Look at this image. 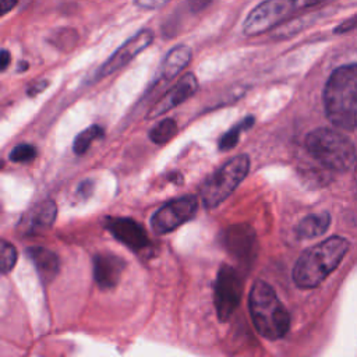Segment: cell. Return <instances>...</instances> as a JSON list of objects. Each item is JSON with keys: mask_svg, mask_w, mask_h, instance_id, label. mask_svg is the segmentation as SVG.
<instances>
[{"mask_svg": "<svg viewBox=\"0 0 357 357\" xmlns=\"http://www.w3.org/2000/svg\"><path fill=\"white\" fill-rule=\"evenodd\" d=\"M349 242L341 236H332L317 246L306 250L297 260L293 270V281L300 289L320 286L332 274L349 251Z\"/></svg>", "mask_w": 357, "mask_h": 357, "instance_id": "6da1fadb", "label": "cell"}, {"mask_svg": "<svg viewBox=\"0 0 357 357\" xmlns=\"http://www.w3.org/2000/svg\"><path fill=\"white\" fill-rule=\"evenodd\" d=\"M327 117L339 128H357V65L336 69L324 89Z\"/></svg>", "mask_w": 357, "mask_h": 357, "instance_id": "7a4b0ae2", "label": "cell"}, {"mask_svg": "<svg viewBox=\"0 0 357 357\" xmlns=\"http://www.w3.org/2000/svg\"><path fill=\"white\" fill-rule=\"evenodd\" d=\"M249 307L253 324L262 338L278 341L289 332V312L271 285L255 281L250 290Z\"/></svg>", "mask_w": 357, "mask_h": 357, "instance_id": "3957f363", "label": "cell"}, {"mask_svg": "<svg viewBox=\"0 0 357 357\" xmlns=\"http://www.w3.org/2000/svg\"><path fill=\"white\" fill-rule=\"evenodd\" d=\"M306 148L320 165L336 173H345L356 163L357 154L353 143L332 128L312 130L306 139Z\"/></svg>", "mask_w": 357, "mask_h": 357, "instance_id": "277c9868", "label": "cell"}, {"mask_svg": "<svg viewBox=\"0 0 357 357\" xmlns=\"http://www.w3.org/2000/svg\"><path fill=\"white\" fill-rule=\"evenodd\" d=\"M250 170V158L238 155L215 170L201 186V200L211 209L225 201L244 181Z\"/></svg>", "mask_w": 357, "mask_h": 357, "instance_id": "5b68a950", "label": "cell"}, {"mask_svg": "<svg viewBox=\"0 0 357 357\" xmlns=\"http://www.w3.org/2000/svg\"><path fill=\"white\" fill-rule=\"evenodd\" d=\"M300 10V0H264L247 16L243 24V32L247 36L261 35Z\"/></svg>", "mask_w": 357, "mask_h": 357, "instance_id": "8992f818", "label": "cell"}, {"mask_svg": "<svg viewBox=\"0 0 357 357\" xmlns=\"http://www.w3.org/2000/svg\"><path fill=\"white\" fill-rule=\"evenodd\" d=\"M243 296V279L238 270L229 264L219 268L214 284V301L220 321H228L238 310Z\"/></svg>", "mask_w": 357, "mask_h": 357, "instance_id": "52a82bcc", "label": "cell"}, {"mask_svg": "<svg viewBox=\"0 0 357 357\" xmlns=\"http://www.w3.org/2000/svg\"><path fill=\"white\" fill-rule=\"evenodd\" d=\"M198 205L200 203L196 196H183L172 200L152 215V231L157 235H166L176 231L196 216Z\"/></svg>", "mask_w": 357, "mask_h": 357, "instance_id": "ba28073f", "label": "cell"}, {"mask_svg": "<svg viewBox=\"0 0 357 357\" xmlns=\"http://www.w3.org/2000/svg\"><path fill=\"white\" fill-rule=\"evenodd\" d=\"M155 34L150 28L140 30L136 35L127 39L122 47L98 69L97 78H105L117 70L127 66L134 58H137L154 42Z\"/></svg>", "mask_w": 357, "mask_h": 357, "instance_id": "9c48e42d", "label": "cell"}, {"mask_svg": "<svg viewBox=\"0 0 357 357\" xmlns=\"http://www.w3.org/2000/svg\"><path fill=\"white\" fill-rule=\"evenodd\" d=\"M58 207L55 201L45 200L31 207L19 220L17 232L21 236H38L47 233L56 220Z\"/></svg>", "mask_w": 357, "mask_h": 357, "instance_id": "30bf717a", "label": "cell"}, {"mask_svg": "<svg viewBox=\"0 0 357 357\" xmlns=\"http://www.w3.org/2000/svg\"><path fill=\"white\" fill-rule=\"evenodd\" d=\"M105 225L116 240L133 251L140 253L151 246L146 229L137 220L130 218H109Z\"/></svg>", "mask_w": 357, "mask_h": 357, "instance_id": "8fae6325", "label": "cell"}, {"mask_svg": "<svg viewBox=\"0 0 357 357\" xmlns=\"http://www.w3.org/2000/svg\"><path fill=\"white\" fill-rule=\"evenodd\" d=\"M197 89H198L197 77L193 73L185 74L170 89V91L166 93L165 97L162 100H159V102L151 108L147 119H155V117L169 112L170 109L182 105L185 101H187L190 97H193L197 93Z\"/></svg>", "mask_w": 357, "mask_h": 357, "instance_id": "7c38bea8", "label": "cell"}, {"mask_svg": "<svg viewBox=\"0 0 357 357\" xmlns=\"http://www.w3.org/2000/svg\"><path fill=\"white\" fill-rule=\"evenodd\" d=\"M94 279L102 290H111L120 282L126 262L113 253H100L93 260Z\"/></svg>", "mask_w": 357, "mask_h": 357, "instance_id": "4fadbf2b", "label": "cell"}, {"mask_svg": "<svg viewBox=\"0 0 357 357\" xmlns=\"http://www.w3.org/2000/svg\"><path fill=\"white\" fill-rule=\"evenodd\" d=\"M227 249L240 261H247L255 255V235L246 227H233L225 235Z\"/></svg>", "mask_w": 357, "mask_h": 357, "instance_id": "5bb4252c", "label": "cell"}, {"mask_svg": "<svg viewBox=\"0 0 357 357\" xmlns=\"http://www.w3.org/2000/svg\"><path fill=\"white\" fill-rule=\"evenodd\" d=\"M27 255L34 264L39 279L45 285L51 284L58 277L60 261L54 251L43 247H31L27 250Z\"/></svg>", "mask_w": 357, "mask_h": 357, "instance_id": "9a60e30c", "label": "cell"}, {"mask_svg": "<svg viewBox=\"0 0 357 357\" xmlns=\"http://www.w3.org/2000/svg\"><path fill=\"white\" fill-rule=\"evenodd\" d=\"M192 49L187 45H177V47L170 49L161 65L159 78L170 81L172 78L178 76V73H182L192 62Z\"/></svg>", "mask_w": 357, "mask_h": 357, "instance_id": "2e32d148", "label": "cell"}, {"mask_svg": "<svg viewBox=\"0 0 357 357\" xmlns=\"http://www.w3.org/2000/svg\"><path fill=\"white\" fill-rule=\"evenodd\" d=\"M331 225V215L328 212L312 214L306 216L296 228V235L301 240L314 239L324 235Z\"/></svg>", "mask_w": 357, "mask_h": 357, "instance_id": "e0dca14e", "label": "cell"}, {"mask_svg": "<svg viewBox=\"0 0 357 357\" xmlns=\"http://www.w3.org/2000/svg\"><path fill=\"white\" fill-rule=\"evenodd\" d=\"M255 123L254 116H246L243 120H240L236 126H233L231 130H228L219 140V150L220 151H231L236 147V144L240 140L242 133L251 128Z\"/></svg>", "mask_w": 357, "mask_h": 357, "instance_id": "ac0fdd59", "label": "cell"}, {"mask_svg": "<svg viewBox=\"0 0 357 357\" xmlns=\"http://www.w3.org/2000/svg\"><path fill=\"white\" fill-rule=\"evenodd\" d=\"M104 136V130L102 127L94 124L91 127H88L85 130H82L78 136L74 139V143H73V151L76 155H84L89 147H91V144L101 139Z\"/></svg>", "mask_w": 357, "mask_h": 357, "instance_id": "d6986e66", "label": "cell"}, {"mask_svg": "<svg viewBox=\"0 0 357 357\" xmlns=\"http://www.w3.org/2000/svg\"><path fill=\"white\" fill-rule=\"evenodd\" d=\"M177 133V123L173 119H165L152 127L150 131V139L158 146H163L170 141Z\"/></svg>", "mask_w": 357, "mask_h": 357, "instance_id": "ffe728a7", "label": "cell"}, {"mask_svg": "<svg viewBox=\"0 0 357 357\" xmlns=\"http://www.w3.org/2000/svg\"><path fill=\"white\" fill-rule=\"evenodd\" d=\"M78 39V34L73 28H60L52 32L49 36V42L54 47L62 49V51H70L76 47Z\"/></svg>", "mask_w": 357, "mask_h": 357, "instance_id": "44dd1931", "label": "cell"}, {"mask_svg": "<svg viewBox=\"0 0 357 357\" xmlns=\"http://www.w3.org/2000/svg\"><path fill=\"white\" fill-rule=\"evenodd\" d=\"M36 155H38V150L35 146L19 144L12 150L9 158H10V161H13L16 163H27V162L34 161L36 158Z\"/></svg>", "mask_w": 357, "mask_h": 357, "instance_id": "7402d4cb", "label": "cell"}, {"mask_svg": "<svg viewBox=\"0 0 357 357\" xmlns=\"http://www.w3.org/2000/svg\"><path fill=\"white\" fill-rule=\"evenodd\" d=\"M19 254L13 244L3 240L2 242V273L9 274L13 271V268L17 262Z\"/></svg>", "mask_w": 357, "mask_h": 357, "instance_id": "603a6c76", "label": "cell"}, {"mask_svg": "<svg viewBox=\"0 0 357 357\" xmlns=\"http://www.w3.org/2000/svg\"><path fill=\"white\" fill-rule=\"evenodd\" d=\"M133 2L143 10H157L166 6L170 0H133Z\"/></svg>", "mask_w": 357, "mask_h": 357, "instance_id": "cb8c5ba5", "label": "cell"}, {"mask_svg": "<svg viewBox=\"0 0 357 357\" xmlns=\"http://www.w3.org/2000/svg\"><path fill=\"white\" fill-rule=\"evenodd\" d=\"M94 190H95V182L89 181V178H88V181H84V182L80 183V186L77 189V194H78L80 198L87 200V198L93 196Z\"/></svg>", "mask_w": 357, "mask_h": 357, "instance_id": "d4e9b609", "label": "cell"}, {"mask_svg": "<svg viewBox=\"0 0 357 357\" xmlns=\"http://www.w3.org/2000/svg\"><path fill=\"white\" fill-rule=\"evenodd\" d=\"M212 0H186V6L193 14H198L209 8Z\"/></svg>", "mask_w": 357, "mask_h": 357, "instance_id": "484cf974", "label": "cell"}, {"mask_svg": "<svg viewBox=\"0 0 357 357\" xmlns=\"http://www.w3.org/2000/svg\"><path fill=\"white\" fill-rule=\"evenodd\" d=\"M357 28V14L353 16L352 19L343 21L341 25H338L335 28V34H345L347 31H352V30H356Z\"/></svg>", "mask_w": 357, "mask_h": 357, "instance_id": "4316f807", "label": "cell"}, {"mask_svg": "<svg viewBox=\"0 0 357 357\" xmlns=\"http://www.w3.org/2000/svg\"><path fill=\"white\" fill-rule=\"evenodd\" d=\"M48 81H45V80H41V81H35L34 84H31L30 87H28V95L30 97H36L38 94H41L45 88L48 87Z\"/></svg>", "mask_w": 357, "mask_h": 357, "instance_id": "83f0119b", "label": "cell"}, {"mask_svg": "<svg viewBox=\"0 0 357 357\" xmlns=\"http://www.w3.org/2000/svg\"><path fill=\"white\" fill-rule=\"evenodd\" d=\"M0 5H2V14L5 16L19 5V0H0Z\"/></svg>", "mask_w": 357, "mask_h": 357, "instance_id": "f1b7e54d", "label": "cell"}, {"mask_svg": "<svg viewBox=\"0 0 357 357\" xmlns=\"http://www.w3.org/2000/svg\"><path fill=\"white\" fill-rule=\"evenodd\" d=\"M325 2H327V0H300V6H301V10H304V9L320 6V5L325 3Z\"/></svg>", "mask_w": 357, "mask_h": 357, "instance_id": "f546056e", "label": "cell"}, {"mask_svg": "<svg viewBox=\"0 0 357 357\" xmlns=\"http://www.w3.org/2000/svg\"><path fill=\"white\" fill-rule=\"evenodd\" d=\"M0 59H2V63H0V65H2V71H5L9 67V63H10V59H12L8 49L2 51V56H0Z\"/></svg>", "mask_w": 357, "mask_h": 357, "instance_id": "4dcf8cb0", "label": "cell"}, {"mask_svg": "<svg viewBox=\"0 0 357 357\" xmlns=\"http://www.w3.org/2000/svg\"><path fill=\"white\" fill-rule=\"evenodd\" d=\"M25 70H28V63H27V62H20L17 71L21 73V71H25Z\"/></svg>", "mask_w": 357, "mask_h": 357, "instance_id": "1f68e13d", "label": "cell"}, {"mask_svg": "<svg viewBox=\"0 0 357 357\" xmlns=\"http://www.w3.org/2000/svg\"><path fill=\"white\" fill-rule=\"evenodd\" d=\"M354 187H356V196H357V168H356V173H354Z\"/></svg>", "mask_w": 357, "mask_h": 357, "instance_id": "d6a6232c", "label": "cell"}]
</instances>
